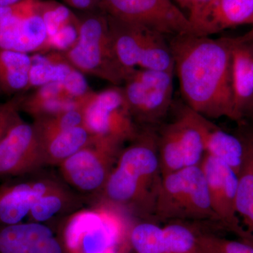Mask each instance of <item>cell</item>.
<instances>
[{"mask_svg": "<svg viewBox=\"0 0 253 253\" xmlns=\"http://www.w3.org/2000/svg\"><path fill=\"white\" fill-rule=\"evenodd\" d=\"M21 1H22V0H0V5L6 6H12V5L17 4Z\"/></svg>", "mask_w": 253, "mask_h": 253, "instance_id": "74e56055", "label": "cell"}, {"mask_svg": "<svg viewBox=\"0 0 253 253\" xmlns=\"http://www.w3.org/2000/svg\"><path fill=\"white\" fill-rule=\"evenodd\" d=\"M158 221L219 223L213 211L201 166L163 176L154 217Z\"/></svg>", "mask_w": 253, "mask_h": 253, "instance_id": "277c9868", "label": "cell"}, {"mask_svg": "<svg viewBox=\"0 0 253 253\" xmlns=\"http://www.w3.org/2000/svg\"><path fill=\"white\" fill-rule=\"evenodd\" d=\"M41 0H22L19 9L0 23V50L38 53L46 39Z\"/></svg>", "mask_w": 253, "mask_h": 253, "instance_id": "5bb4252c", "label": "cell"}, {"mask_svg": "<svg viewBox=\"0 0 253 253\" xmlns=\"http://www.w3.org/2000/svg\"><path fill=\"white\" fill-rule=\"evenodd\" d=\"M94 136L84 126L56 134L42 144L45 165L59 166L92 140Z\"/></svg>", "mask_w": 253, "mask_h": 253, "instance_id": "603a6c76", "label": "cell"}, {"mask_svg": "<svg viewBox=\"0 0 253 253\" xmlns=\"http://www.w3.org/2000/svg\"><path fill=\"white\" fill-rule=\"evenodd\" d=\"M232 43L233 38L196 35L174 36L169 42L186 106L208 119L234 121Z\"/></svg>", "mask_w": 253, "mask_h": 253, "instance_id": "6da1fadb", "label": "cell"}, {"mask_svg": "<svg viewBox=\"0 0 253 253\" xmlns=\"http://www.w3.org/2000/svg\"><path fill=\"white\" fill-rule=\"evenodd\" d=\"M87 12L79 18L77 42L63 54L83 74L122 85L132 71L126 69L118 59L107 16L99 9Z\"/></svg>", "mask_w": 253, "mask_h": 253, "instance_id": "3957f363", "label": "cell"}, {"mask_svg": "<svg viewBox=\"0 0 253 253\" xmlns=\"http://www.w3.org/2000/svg\"><path fill=\"white\" fill-rule=\"evenodd\" d=\"M156 131L163 176L184 168L201 166L206 150L197 113L184 106L174 121Z\"/></svg>", "mask_w": 253, "mask_h": 253, "instance_id": "ba28073f", "label": "cell"}, {"mask_svg": "<svg viewBox=\"0 0 253 253\" xmlns=\"http://www.w3.org/2000/svg\"><path fill=\"white\" fill-rule=\"evenodd\" d=\"M174 71L136 68L127 76L123 90L138 126L156 128L172 102Z\"/></svg>", "mask_w": 253, "mask_h": 253, "instance_id": "52a82bcc", "label": "cell"}, {"mask_svg": "<svg viewBox=\"0 0 253 253\" xmlns=\"http://www.w3.org/2000/svg\"><path fill=\"white\" fill-rule=\"evenodd\" d=\"M0 253H66L62 241L43 223L0 226Z\"/></svg>", "mask_w": 253, "mask_h": 253, "instance_id": "2e32d148", "label": "cell"}, {"mask_svg": "<svg viewBox=\"0 0 253 253\" xmlns=\"http://www.w3.org/2000/svg\"><path fill=\"white\" fill-rule=\"evenodd\" d=\"M129 242L136 253H165L163 228L154 221L143 220L133 226Z\"/></svg>", "mask_w": 253, "mask_h": 253, "instance_id": "484cf974", "label": "cell"}, {"mask_svg": "<svg viewBox=\"0 0 253 253\" xmlns=\"http://www.w3.org/2000/svg\"><path fill=\"white\" fill-rule=\"evenodd\" d=\"M107 16L115 51L120 63L136 68L174 71V61L166 36L148 28Z\"/></svg>", "mask_w": 253, "mask_h": 253, "instance_id": "8992f818", "label": "cell"}, {"mask_svg": "<svg viewBox=\"0 0 253 253\" xmlns=\"http://www.w3.org/2000/svg\"><path fill=\"white\" fill-rule=\"evenodd\" d=\"M190 21L199 36H210L243 25L251 26L253 0H213Z\"/></svg>", "mask_w": 253, "mask_h": 253, "instance_id": "e0dca14e", "label": "cell"}, {"mask_svg": "<svg viewBox=\"0 0 253 253\" xmlns=\"http://www.w3.org/2000/svg\"><path fill=\"white\" fill-rule=\"evenodd\" d=\"M236 208L238 216L247 226L246 231L253 237V144L251 139L239 175Z\"/></svg>", "mask_w": 253, "mask_h": 253, "instance_id": "cb8c5ba5", "label": "cell"}, {"mask_svg": "<svg viewBox=\"0 0 253 253\" xmlns=\"http://www.w3.org/2000/svg\"><path fill=\"white\" fill-rule=\"evenodd\" d=\"M76 109H82L81 105L68 97L61 83H53L37 88L33 94H26L21 111L37 119Z\"/></svg>", "mask_w": 253, "mask_h": 253, "instance_id": "ffe728a7", "label": "cell"}, {"mask_svg": "<svg viewBox=\"0 0 253 253\" xmlns=\"http://www.w3.org/2000/svg\"><path fill=\"white\" fill-rule=\"evenodd\" d=\"M98 9L165 36H198L189 17L172 0H102Z\"/></svg>", "mask_w": 253, "mask_h": 253, "instance_id": "9c48e42d", "label": "cell"}, {"mask_svg": "<svg viewBox=\"0 0 253 253\" xmlns=\"http://www.w3.org/2000/svg\"><path fill=\"white\" fill-rule=\"evenodd\" d=\"M31 57L29 81L24 93L33 88L53 83H62L75 68L63 53L52 51L49 54L36 53Z\"/></svg>", "mask_w": 253, "mask_h": 253, "instance_id": "7402d4cb", "label": "cell"}, {"mask_svg": "<svg viewBox=\"0 0 253 253\" xmlns=\"http://www.w3.org/2000/svg\"><path fill=\"white\" fill-rule=\"evenodd\" d=\"M201 167L211 206L221 225L239 238L246 237L249 233L241 226L236 208L239 174L225 163L206 154Z\"/></svg>", "mask_w": 253, "mask_h": 253, "instance_id": "4fadbf2b", "label": "cell"}, {"mask_svg": "<svg viewBox=\"0 0 253 253\" xmlns=\"http://www.w3.org/2000/svg\"><path fill=\"white\" fill-rule=\"evenodd\" d=\"M41 144L63 131L83 126L82 109L63 112L35 119L33 123Z\"/></svg>", "mask_w": 253, "mask_h": 253, "instance_id": "4316f807", "label": "cell"}, {"mask_svg": "<svg viewBox=\"0 0 253 253\" xmlns=\"http://www.w3.org/2000/svg\"><path fill=\"white\" fill-rule=\"evenodd\" d=\"M213 0H194L189 10V14L188 17H189V20L192 19L195 16H197Z\"/></svg>", "mask_w": 253, "mask_h": 253, "instance_id": "836d02e7", "label": "cell"}, {"mask_svg": "<svg viewBox=\"0 0 253 253\" xmlns=\"http://www.w3.org/2000/svg\"><path fill=\"white\" fill-rule=\"evenodd\" d=\"M163 228L165 253H200L199 232L183 221H170Z\"/></svg>", "mask_w": 253, "mask_h": 253, "instance_id": "83f0119b", "label": "cell"}, {"mask_svg": "<svg viewBox=\"0 0 253 253\" xmlns=\"http://www.w3.org/2000/svg\"><path fill=\"white\" fill-rule=\"evenodd\" d=\"M174 1L180 5L181 7L186 8V9L189 10L194 0H174Z\"/></svg>", "mask_w": 253, "mask_h": 253, "instance_id": "8d00e7d4", "label": "cell"}, {"mask_svg": "<svg viewBox=\"0 0 253 253\" xmlns=\"http://www.w3.org/2000/svg\"><path fill=\"white\" fill-rule=\"evenodd\" d=\"M162 177L157 131L141 127L129 146L121 150L100 194L104 204L151 220Z\"/></svg>", "mask_w": 253, "mask_h": 253, "instance_id": "7a4b0ae2", "label": "cell"}, {"mask_svg": "<svg viewBox=\"0 0 253 253\" xmlns=\"http://www.w3.org/2000/svg\"><path fill=\"white\" fill-rule=\"evenodd\" d=\"M251 141H252V142H253V137L251 138Z\"/></svg>", "mask_w": 253, "mask_h": 253, "instance_id": "f35d334b", "label": "cell"}, {"mask_svg": "<svg viewBox=\"0 0 253 253\" xmlns=\"http://www.w3.org/2000/svg\"><path fill=\"white\" fill-rule=\"evenodd\" d=\"M83 126L96 137L106 138L124 144L139 132L131 116L122 86L93 91L82 107Z\"/></svg>", "mask_w": 253, "mask_h": 253, "instance_id": "30bf717a", "label": "cell"}, {"mask_svg": "<svg viewBox=\"0 0 253 253\" xmlns=\"http://www.w3.org/2000/svg\"><path fill=\"white\" fill-rule=\"evenodd\" d=\"M68 6L81 11H91L99 9L102 0H62Z\"/></svg>", "mask_w": 253, "mask_h": 253, "instance_id": "d6a6232c", "label": "cell"}, {"mask_svg": "<svg viewBox=\"0 0 253 253\" xmlns=\"http://www.w3.org/2000/svg\"><path fill=\"white\" fill-rule=\"evenodd\" d=\"M79 28L80 19L76 16L70 22L60 28L54 36L46 38L44 44L38 53L46 54L50 51L63 53L68 51L78 41Z\"/></svg>", "mask_w": 253, "mask_h": 253, "instance_id": "4dcf8cb0", "label": "cell"}, {"mask_svg": "<svg viewBox=\"0 0 253 253\" xmlns=\"http://www.w3.org/2000/svg\"><path fill=\"white\" fill-rule=\"evenodd\" d=\"M122 143L94 136L83 149L59 165L63 179L83 193H101L122 150Z\"/></svg>", "mask_w": 253, "mask_h": 253, "instance_id": "8fae6325", "label": "cell"}, {"mask_svg": "<svg viewBox=\"0 0 253 253\" xmlns=\"http://www.w3.org/2000/svg\"><path fill=\"white\" fill-rule=\"evenodd\" d=\"M129 232L119 211L103 204L68 218L61 241L66 253H120Z\"/></svg>", "mask_w": 253, "mask_h": 253, "instance_id": "5b68a950", "label": "cell"}, {"mask_svg": "<svg viewBox=\"0 0 253 253\" xmlns=\"http://www.w3.org/2000/svg\"><path fill=\"white\" fill-rule=\"evenodd\" d=\"M2 94H1V91H0V95Z\"/></svg>", "mask_w": 253, "mask_h": 253, "instance_id": "ab89813d", "label": "cell"}, {"mask_svg": "<svg viewBox=\"0 0 253 253\" xmlns=\"http://www.w3.org/2000/svg\"><path fill=\"white\" fill-rule=\"evenodd\" d=\"M61 186L49 178L3 184L0 186V226L23 222L42 196Z\"/></svg>", "mask_w": 253, "mask_h": 253, "instance_id": "9a60e30c", "label": "cell"}, {"mask_svg": "<svg viewBox=\"0 0 253 253\" xmlns=\"http://www.w3.org/2000/svg\"><path fill=\"white\" fill-rule=\"evenodd\" d=\"M231 79L234 121L253 113V43L233 38Z\"/></svg>", "mask_w": 253, "mask_h": 253, "instance_id": "ac0fdd59", "label": "cell"}, {"mask_svg": "<svg viewBox=\"0 0 253 253\" xmlns=\"http://www.w3.org/2000/svg\"><path fill=\"white\" fill-rule=\"evenodd\" d=\"M78 203L79 201L76 196L61 186L37 201L28 214V221L43 223L49 221Z\"/></svg>", "mask_w": 253, "mask_h": 253, "instance_id": "d4e9b609", "label": "cell"}, {"mask_svg": "<svg viewBox=\"0 0 253 253\" xmlns=\"http://www.w3.org/2000/svg\"><path fill=\"white\" fill-rule=\"evenodd\" d=\"M40 12L45 25L46 38L54 36L60 28L76 16L67 6L51 0H41Z\"/></svg>", "mask_w": 253, "mask_h": 253, "instance_id": "f546056e", "label": "cell"}, {"mask_svg": "<svg viewBox=\"0 0 253 253\" xmlns=\"http://www.w3.org/2000/svg\"><path fill=\"white\" fill-rule=\"evenodd\" d=\"M26 94L27 93L15 95L6 102L0 104V143L19 115L21 104Z\"/></svg>", "mask_w": 253, "mask_h": 253, "instance_id": "1f68e13d", "label": "cell"}, {"mask_svg": "<svg viewBox=\"0 0 253 253\" xmlns=\"http://www.w3.org/2000/svg\"><path fill=\"white\" fill-rule=\"evenodd\" d=\"M199 121L206 154L225 163L239 175L247 154L249 139H241L224 131L211 119L200 114Z\"/></svg>", "mask_w": 253, "mask_h": 253, "instance_id": "d6986e66", "label": "cell"}, {"mask_svg": "<svg viewBox=\"0 0 253 253\" xmlns=\"http://www.w3.org/2000/svg\"><path fill=\"white\" fill-rule=\"evenodd\" d=\"M31 66V57L29 54L11 50H0L1 94L15 96L24 93L29 81Z\"/></svg>", "mask_w": 253, "mask_h": 253, "instance_id": "44dd1931", "label": "cell"}, {"mask_svg": "<svg viewBox=\"0 0 253 253\" xmlns=\"http://www.w3.org/2000/svg\"><path fill=\"white\" fill-rule=\"evenodd\" d=\"M240 39L242 41L250 42L253 43V23L251 25V30L244 36H239Z\"/></svg>", "mask_w": 253, "mask_h": 253, "instance_id": "d590c367", "label": "cell"}, {"mask_svg": "<svg viewBox=\"0 0 253 253\" xmlns=\"http://www.w3.org/2000/svg\"><path fill=\"white\" fill-rule=\"evenodd\" d=\"M198 244L200 253H253V237L250 234L239 240H230L199 233Z\"/></svg>", "mask_w": 253, "mask_h": 253, "instance_id": "f1b7e54d", "label": "cell"}, {"mask_svg": "<svg viewBox=\"0 0 253 253\" xmlns=\"http://www.w3.org/2000/svg\"><path fill=\"white\" fill-rule=\"evenodd\" d=\"M21 1L12 6H6L0 5V23L2 22L6 18L9 17L18 11Z\"/></svg>", "mask_w": 253, "mask_h": 253, "instance_id": "e575fe53", "label": "cell"}, {"mask_svg": "<svg viewBox=\"0 0 253 253\" xmlns=\"http://www.w3.org/2000/svg\"><path fill=\"white\" fill-rule=\"evenodd\" d=\"M44 166L42 146L36 128L19 114L0 143V178L25 175Z\"/></svg>", "mask_w": 253, "mask_h": 253, "instance_id": "7c38bea8", "label": "cell"}]
</instances>
